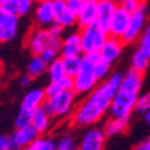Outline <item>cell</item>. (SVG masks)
<instances>
[{
  "label": "cell",
  "instance_id": "cell-7",
  "mask_svg": "<svg viewBox=\"0 0 150 150\" xmlns=\"http://www.w3.org/2000/svg\"><path fill=\"white\" fill-rule=\"evenodd\" d=\"M146 16H148V8L143 3L138 10L131 13L129 27L121 39L124 43H132L142 36L146 25Z\"/></svg>",
  "mask_w": 150,
  "mask_h": 150
},
{
  "label": "cell",
  "instance_id": "cell-22",
  "mask_svg": "<svg viewBox=\"0 0 150 150\" xmlns=\"http://www.w3.org/2000/svg\"><path fill=\"white\" fill-rule=\"evenodd\" d=\"M51 118L52 117L49 115L46 112V109L41 106L37 109H35L33 118H31V124L40 133H43L49 129V126H51Z\"/></svg>",
  "mask_w": 150,
  "mask_h": 150
},
{
  "label": "cell",
  "instance_id": "cell-26",
  "mask_svg": "<svg viewBox=\"0 0 150 150\" xmlns=\"http://www.w3.org/2000/svg\"><path fill=\"white\" fill-rule=\"evenodd\" d=\"M55 144L57 142L53 138H51V137L39 136L29 145L24 146L23 150H55Z\"/></svg>",
  "mask_w": 150,
  "mask_h": 150
},
{
  "label": "cell",
  "instance_id": "cell-8",
  "mask_svg": "<svg viewBox=\"0 0 150 150\" xmlns=\"http://www.w3.org/2000/svg\"><path fill=\"white\" fill-rule=\"evenodd\" d=\"M18 15L0 8V42H8L13 40L19 27Z\"/></svg>",
  "mask_w": 150,
  "mask_h": 150
},
{
  "label": "cell",
  "instance_id": "cell-6",
  "mask_svg": "<svg viewBox=\"0 0 150 150\" xmlns=\"http://www.w3.org/2000/svg\"><path fill=\"white\" fill-rule=\"evenodd\" d=\"M74 103V91L66 90L46 98L42 107L52 118H62L71 113Z\"/></svg>",
  "mask_w": 150,
  "mask_h": 150
},
{
  "label": "cell",
  "instance_id": "cell-2",
  "mask_svg": "<svg viewBox=\"0 0 150 150\" xmlns=\"http://www.w3.org/2000/svg\"><path fill=\"white\" fill-rule=\"evenodd\" d=\"M143 85V73L133 69L124 74L121 85L112 101L109 112L114 118H130L134 112V107L138 100Z\"/></svg>",
  "mask_w": 150,
  "mask_h": 150
},
{
  "label": "cell",
  "instance_id": "cell-33",
  "mask_svg": "<svg viewBox=\"0 0 150 150\" xmlns=\"http://www.w3.org/2000/svg\"><path fill=\"white\" fill-rule=\"evenodd\" d=\"M6 150H23V146L18 143V141L15 138L13 134L10 136V137H7Z\"/></svg>",
  "mask_w": 150,
  "mask_h": 150
},
{
  "label": "cell",
  "instance_id": "cell-34",
  "mask_svg": "<svg viewBox=\"0 0 150 150\" xmlns=\"http://www.w3.org/2000/svg\"><path fill=\"white\" fill-rule=\"evenodd\" d=\"M134 150H150V136H148V138H145L138 145H136Z\"/></svg>",
  "mask_w": 150,
  "mask_h": 150
},
{
  "label": "cell",
  "instance_id": "cell-36",
  "mask_svg": "<svg viewBox=\"0 0 150 150\" xmlns=\"http://www.w3.org/2000/svg\"><path fill=\"white\" fill-rule=\"evenodd\" d=\"M31 81H33V77L29 76V74H27V76H24V77L21 78V85L24 86V88H25V86H29Z\"/></svg>",
  "mask_w": 150,
  "mask_h": 150
},
{
  "label": "cell",
  "instance_id": "cell-28",
  "mask_svg": "<svg viewBox=\"0 0 150 150\" xmlns=\"http://www.w3.org/2000/svg\"><path fill=\"white\" fill-rule=\"evenodd\" d=\"M78 145L76 143V139L70 134H65L59 138V141L55 144V150H77Z\"/></svg>",
  "mask_w": 150,
  "mask_h": 150
},
{
  "label": "cell",
  "instance_id": "cell-23",
  "mask_svg": "<svg viewBox=\"0 0 150 150\" xmlns=\"http://www.w3.org/2000/svg\"><path fill=\"white\" fill-rule=\"evenodd\" d=\"M47 69H48V62L45 61L41 55H34L28 64L27 72L33 78H36V77L42 76L43 73H46Z\"/></svg>",
  "mask_w": 150,
  "mask_h": 150
},
{
  "label": "cell",
  "instance_id": "cell-25",
  "mask_svg": "<svg viewBox=\"0 0 150 150\" xmlns=\"http://www.w3.org/2000/svg\"><path fill=\"white\" fill-rule=\"evenodd\" d=\"M47 73L48 77L51 79V82L53 81H59L61 78H64L66 74L65 71V66H64V61H62V58H58L57 60L49 62L48 64V69H47Z\"/></svg>",
  "mask_w": 150,
  "mask_h": 150
},
{
  "label": "cell",
  "instance_id": "cell-15",
  "mask_svg": "<svg viewBox=\"0 0 150 150\" xmlns=\"http://www.w3.org/2000/svg\"><path fill=\"white\" fill-rule=\"evenodd\" d=\"M119 5L114 0H97V21L96 23L108 31L110 19Z\"/></svg>",
  "mask_w": 150,
  "mask_h": 150
},
{
  "label": "cell",
  "instance_id": "cell-38",
  "mask_svg": "<svg viewBox=\"0 0 150 150\" xmlns=\"http://www.w3.org/2000/svg\"><path fill=\"white\" fill-rule=\"evenodd\" d=\"M144 119H145V121H146V124L150 126V109L146 112V113L144 114Z\"/></svg>",
  "mask_w": 150,
  "mask_h": 150
},
{
  "label": "cell",
  "instance_id": "cell-35",
  "mask_svg": "<svg viewBox=\"0 0 150 150\" xmlns=\"http://www.w3.org/2000/svg\"><path fill=\"white\" fill-rule=\"evenodd\" d=\"M142 39H144V40H148V41H150V21L146 23V25H145V29H144V31H143V34H142ZM139 37V39H141Z\"/></svg>",
  "mask_w": 150,
  "mask_h": 150
},
{
  "label": "cell",
  "instance_id": "cell-20",
  "mask_svg": "<svg viewBox=\"0 0 150 150\" xmlns=\"http://www.w3.org/2000/svg\"><path fill=\"white\" fill-rule=\"evenodd\" d=\"M33 3L34 0H5L1 8L18 16H25L31 10Z\"/></svg>",
  "mask_w": 150,
  "mask_h": 150
},
{
  "label": "cell",
  "instance_id": "cell-21",
  "mask_svg": "<svg viewBox=\"0 0 150 150\" xmlns=\"http://www.w3.org/2000/svg\"><path fill=\"white\" fill-rule=\"evenodd\" d=\"M129 119L130 118H114V117H112V119L107 120L105 124L103 131H105L106 136L113 137V136H118V134L122 133L125 130H126L127 125H129Z\"/></svg>",
  "mask_w": 150,
  "mask_h": 150
},
{
  "label": "cell",
  "instance_id": "cell-19",
  "mask_svg": "<svg viewBox=\"0 0 150 150\" xmlns=\"http://www.w3.org/2000/svg\"><path fill=\"white\" fill-rule=\"evenodd\" d=\"M66 90H73V77L65 76L64 78H61L59 81L49 82L45 89L47 97L60 94V93L66 91Z\"/></svg>",
  "mask_w": 150,
  "mask_h": 150
},
{
  "label": "cell",
  "instance_id": "cell-5",
  "mask_svg": "<svg viewBox=\"0 0 150 150\" xmlns=\"http://www.w3.org/2000/svg\"><path fill=\"white\" fill-rule=\"evenodd\" d=\"M79 35H81V43L84 54L100 53L102 46L109 37L108 31L101 25H98L97 23L82 28Z\"/></svg>",
  "mask_w": 150,
  "mask_h": 150
},
{
  "label": "cell",
  "instance_id": "cell-30",
  "mask_svg": "<svg viewBox=\"0 0 150 150\" xmlns=\"http://www.w3.org/2000/svg\"><path fill=\"white\" fill-rule=\"evenodd\" d=\"M149 109H150V91L138 96V100H137V103L134 107V112L136 113L145 114Z\"/></svg>",
  "mask_w": 150,
  "mask_h": 150
},
{
  "label": "cell",
  "instance_id": "cell-31",
  "mask_svg": "<svg viewBox=\"0 0 150 150\" xmlns=\"http://www.w3.org/2000/svg\"><path fill=\"white\" fill-rule=\"evenodd\" d=\"M142 4H143L142 0H126L121 6L126 11H129L130 13H133L134 11H137L142 6Z\"/></svg>",
  "mask_w": 150,
  "mask_h": 150
},
{
  "label": "cell",
  "instance_id": "cell-1",
  "mask_svg": "<svg viewBox=\"0 0 150 150\" xmlns=\"http://www.w3.org/2000/svg\"><path fill=\"white\" fill-rule=\"evenodd\" d=\"M122 77V73L114 72L98 83L74 110L73 124L79 127H89L102 119L110 108L112 101L121 85Z\"/></svg>",
  "mask_w": 150,
  "mask_h": 150
},
{
  "label": "cell",
  "instance_id": "cell-13",
  "mask_svg": "<svg viewBox=\"0 0 150 150\" xmlns=\"http://www.w3.org/2000/svg\"><path fill=\"white\" fill-rule=\"evenodd\" d=\"M122 40L118 39V37H113L110 36L107 39V41L105 42V45L102 46L101 51H100V57L103 60H106L109 64H113L118 60V58L120 57L121 52H122Z\"/></svg>",
  "mask_w": 150,
  "mask_h": 150
},
{
  "label": "cell",
  "instance_id": "cell-40",
  "mask_svg": "<svg viewBox=\"0 0 150 150\" xmlns=\"http://www.w3.org/2000/svg\"><path fill=\"white\" fill-rule=\"evenodd\" d=\"M4 3H5V0H0V8H1V7H3Z\"/></svg>",
  "mask_w": 150,
  "mask_h": 150
},
{
  "label": "cell",
  "instance_id": "cell-9",
  "mask_svg": "<svg viewBox=\"0 0 150 150\" xmlns=\"http://www.w3.org/2000/svg\"><path fill=\"white\" fill-rule=\"evenodd\" d=\"M106 133L103 129L97 126H89L84 132L78 145V150H103L106 143Z\"/></svg>",
  "mask_w": 150,
  "mask_h": 150
},
{
  "label": "cell",
  "instance_id": "cell-24",
  "mask_svg": "<svg viewBox=\"0 0 150 150\" xmlns=\"http://www.w3.org/2000/svg\"><path fill=\"white\" fill-rule=\"evenodd\" d=\"M61 43H62L61 37H53V40L48 45V47L40 54L42 59L47 61L48 64L57 60L59 58V54L61 53Z\"/></svg>",
  "mask_w": 150,
  "mask_h": 150
},
{
  "label": "cell",
  "instance_id": "cell-18",
  "mask_svg": "<svg viewBox=\"0 0 150 150\" xmlns=\"http://www.w3.org/2000/svg\"><path fill=\"white\" fill-rule=\"evenodd\" d=\"M13 136L18 141V143L24 148V146L29 145L31 142H34L37 137L40 136V132L35 129V126L33 124H29L27 126L18 127L16 130V132L13 133Z\"/></svg>",
  "mask_w": 150,
  "mask_h": 150
},
{
  "label": "cell",
  "instance_id": "cell-16",
  "mask_svg": "<svg viewBox=\"0 0 150 150\" xmlns=\"http://www.w3.org/2000/svg\"><path fill=\"white\" fill-rule=\"evenodd\" d=\"M97 21V0H86V3L77 13V24L81 28L96 23Z\"/></svg>",
  "mask_w": 150,
  "mask_h": 150
},
{
  "label": "cell",
  "instance_id": "cell-37",
  "mask_svg": "<svg viewBox=\"0 0 150 150\" xmlns=\"http://www.w3.org/2000/svg\"><path fill=\"white\" fill-rule=\"evenodd\" d=\"M6 144H7V137L0 136V150H6Z\"/></svg>",
  "mask_w": 150,
  "mask_h": 150
},
{
  "label": "cell",
  "instance_id": "cell-41",
  "mask_svg": "<svg viewBox=\"0 0 150 150\" xmlns=\"http://www.w3.org/2000/svg\"><path fill=\"white\" fill-rule=\"evenodd\" d=\"M40 1H52V3H54V1H57V0H40Z\"/></svg>",
  "mask_w": 150,
  "mask_h": 150
},
{
  "label": "cell",
  "instance_id": "cell-3",
  "mask_svg": "<svg viewBox=\"0 0 150 150\" xmlns=\"http://www.w3.org/2000/svg\"><path fill=\"white\" fill-rule=\"evenodd\" d=\"M100 54H84L82 57V67L73 77V91L76 94H89L98 85L95 66Z\"/></svg>",
  "mask_w": 150,
  "mask_h": 150
},
{
  "label": "cell",
  "instance_id": "cell-4",
  "mask_svg": "<svg viewBox=\"0 0 150 150\" xmlns=\"http://www.w3.org/2000/svg\"><path fill=\"white\" fill-rule=\"evenodd\" d=\"M46 98H47V95L45 89H40V88H35L25 94V96L23 97L19 112L15 120V125L17 129L31 124V118L35 109L41 107L45 103Z\"/></svg>",
  "mask_w": 150,
  "mask_h": 150
},
{
  "label": "cell",
  "instance_id": "cell-29",
  "mask_svg": "<svg viewBox=\"0 0 150 150\" xmlns=\"http://www.w3.org/2000/svg\"><path fill=\"white\" fill-rule=\"evenodd\" d=\"M110 65L109 62H107L106 60H103L101 57L97 60L96 62V66H95V72H96V76L98 77L100 81H103L109 76V71H110Z\"/></svg>",
  "mask_w": 150,
  "mask_h": 150
},
{
  "label": "cell",
  "instance_id": "cell-17",
  "mask_svg": "<svg viewBox=\"0 0 150 150\" xmlns=\"http://www.w3.org/2000/svg\"><path fill=\"white\" fill-rule=\"evenodd\" d=\"M83 53L81 35L79 33L69 34L61 43V55L62 57H77Z\"/></svg>",
  "mask_w": 150,
  "mask_h": 150
},
{
  "label": "cell",
  "instance_id": "cell-10",
  "mask_svg": "<svg viewBox=\"0 0 150 150\" xmlns=\"http://www.w3.org/2000/svg\"><path fill=\"white\" fill-rule=\"evenodd\" d=\"M53 37L55 36L52 35L49 28H40L29 35L27 40V46L34 55H40L51 43Z\"/></svg>",
  "mask_w": 150,
  "mask_h": 150
},
{
  "label": "cell",
  "instance_id": "cell-39",
  "mask_svg": "<svg viewBox=\"0 0 150 150\" xmlns=\"http://www.w3.org/2000/svg\"><path fill=\"white\" fill-rule=\"evenodd\" d=\"M114 1H115L118 5H122L125 1H126V0H114Z\"/></svg>",
  "mask_w": 150,
  "mask_h": 150
},
{
  "label": "cell",
  "instance_id": "cell-14",
  "mask_svg": "<svg viewBox=\"0 0 150 150\" xmlns=\"http://www.w3.org/2000/svg\"><path fill=\"white\" fill-rule=\"evenodd\" d=\"M35 19L41 28H49L54 24V3L40 1L35 8Z\"/></svg>",
  "mask_w": 150,
  "mask_h": 150
},
{
  "label": "cell",
  "instance_id": "cell-11",
  "mask_svg": "<svg viewBox=\"0 0 150 150\" xmlns=\"http://www.w3.org/2000/svg\"><path fill=\"white\" fill-rule=\"evenodd\" d=\"M131 13L129 11L125 10L121 5H119L114 12L113 17L110 19L109 27H108V34L113 37L122 39V36L129 27Z\"/></svg>",
  "mask_w": 150,
  "mask_h": 150
},
{
  "label": "cell",
  "instance_id": "cell-27",
  "mask_svg": "<svg viewBox=\"0 0 150 150\" xmlns=\"http://www.w3.org/2000/svg\"><path fill=\"white\" fill-rule=\"evenodd\" d=\"M62 61H64V66L66 74L70 77H74L78 73V71L82 67V58L81 55L77 57H62Z\"/></svg>",
  "mask_w": 150,
  "mask_h": 150
},
{
  "label": "cell",
  "instance_id": "cell-32",
  "mask_svg": "<svg viewBox=\"0 0 150 150\" xmlns=\"http://www.w3.org/2000/svg\"><path fill=\"white\" fill-rule=\"evenodd\" d=\"M67 6L74 12V13H78V11L83 7V5L86 3V0H65Z\"/></svg>",
  "mask_w": 150,
  "mask_h": 150
},
{
  "label": "cell",
  "instance_id": "cell-12",
  "mask_svg": "<svg viewBox=\"0 0 150 150\" xmlns=\"http://www.w3.org/2000/svg\"><path fill=\"white\" fill-rule=\"evenodd\" d=\"M77 23V15L67 6L65 0L54 1V24L61 28H70Z\"/></svg>",
  "mask_w": 150,
  "mask_h": 150
}]
</instances>
